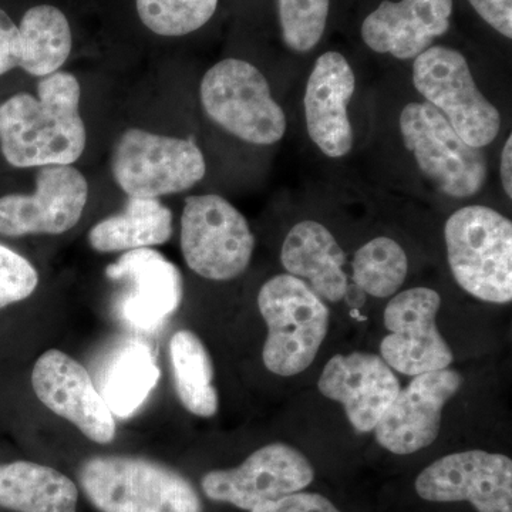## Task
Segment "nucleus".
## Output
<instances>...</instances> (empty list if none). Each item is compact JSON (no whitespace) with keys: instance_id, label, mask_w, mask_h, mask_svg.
I'll return each instance as SVG.
<instances>
[{"instance_id":"18","label":"nucleus","mask_w":512,"mask_h":512,"mask_svg":"<svg viewBox=\"0 0 512 512\" xmlns=\"http://www.w3.org/2000/svg\"><path fill=\"white\" fill-rule=\"evenodd\" d=\"M453 10V0H383L363 19L360 36L379 55L414 60L450 30Z\"/></svg>"},{"instance_id":"5","label":"nucleus","mask_w":512,"mask_h":512,"mask_svg":"<svg viewBox=\"0 0 512 512\" xmlns=\"http://www.w3.org/2000/svg\"><path fill=\"white\" fill-rule=\"evenodd\" d=\"M200 97L207 116L245 143L272 146L285 136V111L254 64L241 59L214 64L202 77Z\"/></svg>"},{"instance_id":"29","label":"nucleus","mask_w":512,"mask_h":512,"mask_svg":"<svg viewBox=\"0 0 512 512\" xmlns=\"http://www.w3.org/2000/svg\"><path fill=\"white\" fill-rule=\"evenodd\" d=\"M39 285L35 266L18 252L0 245V309L28 299Z\"/></svg>"},{"instance_id":"28","label":"nucleus","mask_w":512,"mask_h":512,"mask_svg":"<svg viewBox=\"0 0 512 512\" xmlns=\"http://www.w3.org/2000/svg\"><path fill=\"white\" fill-rule=\"evenodd\" d=\"M282 40L292 52H312L328 28L330 0H276Z\"/></svg>"},{"instance_id":"13","label":"nucleus","mask_w":512,"mask_h":512,"mask_svg":"<svg viewBox=\"0 0 512 512\" xmlns=\"http://www.w3.org/2000/svg\"><path fill=\"white\" fill-rule=\"evenodd\" d=\"M89 198V184L73 165L39 168L32 195L0 198V235H60L76 227Z\"/></svg>"},{"instance_id":"14","label":"nucleus","mask_w":512,"mask_h":512,"mask_svg":"<svg viewBox=\"0 0 512 512\" xmlns=\"http://www.w3.org/2000/svg\"><path fill=\"white\" fill-rule=\"evenodd\" d=\"M37 399L57 416L73 423L87 439L109 444L116 421L86 367L60 350H47L32 373Z\"/></svg>"},{"instance_id":"31","label":"nucleus","mask_w":512,"mask_h":512,"mask_svg":"<svg viewBox=\"0 0 512 512\" xmlns=\"http://www.w3.org/2000/svg\"><path fill=\"white\" fill-rule=\"evenodd\" d=\"M474 12L505 39L512 37V0H467Z\"/></svg>"},{"instance_id":"1","label":"nucleus","mask_w":512,"mask_h":512,"mask_svg":"<svg viewBox=\"0 0 512 512\" xmlns=\"http://www.w3.org/2000/svg\"><path fill=\"white\" fill-rule=\"evenodd\" d=\"M82 87L72 73L43 77L37 97L18 93L0 104V151L12 167L73 165L86 150Z\"/></svg>"},{"instance_id":"9","label":"nucleus","mask_w":512,"mask_h":512,"mask_svg":"<svg viewBox=\"0 0 512 512\" xmlns=\"http://www.w3.org/2000/svg\"><path fill=\"white\" fill-rule=\"evenodd\" d=\"M248 221L217 194L191 195L181 215V251L188 268L211 281L244 274L254 255Z\"/></svg>"},{"instance_id":"6","label":"nucleus","mask_w":512,"mask_h":512,"mask_svg":"<svg viewBox=\"0 0 512 512\" xmlns=\"http://www.w3.org/2000/svg\"><path fill=\"white\" fill-rule=\"evenodd\" d=\"M413 84L468 146L483 150L500 134V111L478 89L466 56L453 47L433 45L417 56Z\"/></svg>"},{"instance_id":"24","label":"nucleus","mask_w":512,"mask_h":512,"mask_svg":"<svg viewBox=\"0 0 512 512\" xmlns=\"http://www.w3.org/2000/svg\"><path fill=\"white\" fill-rule=\"evenodd\" d=\"M173 235V212L158 198L128 197L120 214L104 218L87 235L97 252H127L163 245Z\"/></svg>"},{"instance_id":"4","label":"nucleus","mask_w":512,"mask_h":512,"mask_svg":"<svg viewBox=\"0 0 512 512\" xmlns=\"http://www.w3.org/2000/svg\"><path fill=\"white\" fill-rule=\"evenodd\" d=\"M258 308L268 328L264 363L278 376L308 369L328 333L329 309L302 279L276 275L258 293Z\"/></svg>"},{"instance_id":"12","label":"nucleus","mask_w":512,"mask_h":512,"mask_svg":"<svg viewBox=\"0 0 512 512\" xmlns=\"http://www.w3.org/2000/svg\"><path fill=\"white\" fill-rule=\"evenodd\" d=\"M414 487L430 503L468 501L478 512H512V461L480 450L450 454L424 468Z\"/></svg>"},{"instance_id":"2","label":"nucleus","mask_w":512,"mask_h":512,"mask_svg":"<svg viewBox=\"0 0 512 512\" xmlns=\"http://www.w3.org/2000/svg\"><path fill=\"white\" fill-rule=\"evenodd\" d=\"M79 481L101 512H202L200 495L187 478L146 458H90Z\"/></svg>"},{"instance_id":"17","label":"nucleus","mask_w":512,"mask_h":512,"mask_svg":"<svg viewBox=\"0 0 512 512\" xmlns=\"http://www.w3.org/2000/svg\"><path fill=\"white\" fill-rule=\"evenodd\" d=\"M356 90V74L342 53H323L309 74L303 96L306 128L315 146L329 158L352 151L355 136L349 120V103Z\"/></svg>"},{"instance_id":"32","label":"nucleus","mask_w":512,"mask_h":512,"mask_svg":"<svg viewBox=\"0 0 512 512\" xmlns=\"http://www.w3.org/2000/svg\"><path fill=\"white\" fill-rule=\"evenodd\" d=\"M501 184H503L505 195L512 198V137H508L501 153L500 164Z\"/></svg>"},{"instance_id":"15","label":"nucleus","mask_w":512,"mask_h":512,"mask_svg":"<svg viewBox=\"0 0 512 512\" xmlns=\"http://www.w3.org/2000/svg\"><path fill=\"white\" fill-rule=\"evenodd\" d=\"M106 276L124 285L121 318L133 328L153 332L180 308L184 282L180 269L156 249L124 252L107 266Z\"/></svg>"},{"instance_id":"27","label":"nucleus","mask_w":512,"mask_h":512,"mask_svg":"<svg viewBox=\"0 0 512 512\" xmlns=\"http://www.w3.org/2000/svg\"><path fill=\"white\" fill-rule=\"evenodd\" d=\"M220 0H136L141 22L156 35L178 37L197 32L217 12Z\"/></svg>"},{"instance_id":"7","label":"nucleus","mask_w":512,"mask_h":512,"mask_svg":"<svg viewBox=\"0 0 512 512\" xmlns=\"http://www.w3.org/2000/svg\"><path fill=\"white\" fill-rule=\"evenodd\" d=\"M111 173L128 197L160 198L191 190L207 164L191 140L128 128L113 148Z\"/></svg>"},{"instance_id":"23","label":"nucleus","mask_w":512,"mask_h":512,"mask_svg":"<svg viewBox=\"0 0 512 512\" xmlns=\"http://www.w3.org/2000/svg\"><path fill=\"white\" fill-rule=\"evenodd\" d=\"M79 490L55 468L15 461L0 466V507L13 512H77Z\"/></svg>"},{"instance_id":"11","label":"nucleus","mask_w":512,"mask_h":512,"mask_svg":"<svg viewBox=\"0 0 512 512\" xmlns=\"http://www.w3.org/2000/svg\"><path fill=\"white\" fill-rule=\"evenodd\" d=\"M441 298L430 288L407 289L394 296L384 311L389 335L380 345L382 359L407 376L447 369L453 352L437 329Z\"/></svg>"},{"instance_id":"21","label":"nucleus","mask_w":512,"mask_h":512,"mask_svg":"<svg viewBox=\"0 0 512 512\" xmlns=\"http://www.w3.org/2000/svg\"><path fill=\"white\" fill-rule=\"evenodd\" d=\"M281 262L289 275L308 281L322 301L339 302L348 293L346 255L325 225L302 221L286 235Z\"/></svg>"},{"instance_id":"25","label":"nucleus","mask_w":512,"mask_h":512,"mask_svg":"<svg viewBox=\"0 0 512 512\" xmlns=\"http://www.w3.org/2000/svg\"><path fill=\"white\" fill-rule=\"evenodd\" d=\"M175 392L188 412L212 417L218 412V393L212 384L214 370L204 343L190 330L175 333L170 342Z\"/></svg>"},{"instance_id":"19","label":"nucleus","mask_w":512,"mask_h":512,"mask_svg":"<svg viewBox=\"0 0 512 512\" xmlns=\"http://www.w3.org/2000/svg\"><path fill=\"white\" fill-rule=\"evenodd\" d=\"M318 387L323 396L345 407L350 423L360 433L375 430L400 392L392 367L382 357L362 352L333 356Z\"/></svg>"},{"instance_id":"8","label":"nucleus","mask_w":512,"mask_h":512,"mask_svg":"<svg viewBox=\"0 0 512 512\" xmlns=\"http://www.w3.org/2000/svg\"><path fill=\"white\" fill-rule=\"evenodd\" d=\"M400 134L421 173L443 194L471 198L487 181V158L481 148L468 146L426 101H413L400 114Z\"/></svg>"},{"instance_id":"30","label":"nucleus","mask_w":512,"mask_h":512,"mask_svg":"<svg viewBox=\"0 0 512 512\" xmlns=\"http://www.w3.org/2000/svg\"><path fill=\"white\" fill-rule=\"evenodd\" d=\"M251 512H340L332 501L320 494L295 493L261 505Z\"/></svg>"},{"instance_id":"3","label":"nucleus","mask_w":512,"mask_h":512,"mask_svg":"<svg viewBox=\"0 0 512 512\" xmlns=\"http://www.w3.org/2000/svg\"><path fill=\"white\" fill-rule=\"evenodd\" d=\"M454 279L474 298L490 303L512 299V224L484 205L450 215L444 228Z\"/></svg>"},{"instance_id":"26","label":"nucleus","mask_w":512,"mask_h":512,"mask_svg":"<svg viewBox=\"0 0 512 512\" xmlns=\"http://www.w3.org/2000/svg\"><path fill=\"white\" fill-rule=\"evenodd\" d=\"M352 268L353 281L360 291L375 298H387L402 288L409 261L394 239L377 237L357 249Z\"/></svg>"},{"instance_id":"10","label":"nucleus","mask_w":512,"mask_h":512,"mask_svg":"<svg viewBox=\"0 0 512 512\" xmlns=\"http://www.w3.org/2000/svg\"><path fill=\"white\" fill-rule=\"evenodd\" d=\"M313 478L312 464L301 451L274 443L256 450L237 468L205 474L201 487L212 501L252 511L299 493L311 485Z\"/></svg>"},{"instance_id":"22","label":"nucleus","mask_w":512,"mask_h":512,"mask_svg":"<svg viewBox=\"0 0 512 512\" xmlns=\"http://www.w3.org/2000/svg\"><path fill=\"white\" fill-rule=\"evenodd\" d=\"M160 380L151 349L140 340L114 345L100 362L97 390L113 416L127 419L143 406Z\"/></svg>"},{"instance_id":"20","label":"nucleus","mask_w":512,"mask_h":512,"mask_svg":"<svg viewBox=\"0 0 512 512\" xmlns=\"http://www.w3.org/2000/svg\"><path fill=\"white\" fill-rule=\"evenodd\" d=\"M72 30L62 10L39 5L16 26L0 9V76L22 69L36 77L59 72L72 52Z\"/></svg>"},{"instance_id":"16","label":"nucleus","mask_w":512,"mask_h":512,"mask_svg":"<svg viewBox=\"0 0 512 512\" xmlns=\"http://www.w3.org/2000/svg\"><path fill=\"white\" fill-rule=\"evenodd\" d=\"M461 384L463 379L454 370L414 376L380 417L375 427L377 443L400 456L429 447L439 436L444 406Z\"/></svg>"}]
</instances>
